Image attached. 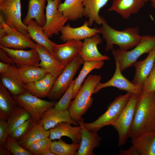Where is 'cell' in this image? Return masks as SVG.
Wrapping results in <instances>:
<instances>
[{
  "label": "cell",
  "mask_w": 155,
  "mask_h": 155,
  "mask_svg": "<svg viewBox=\"0 0 155 155\" xmlns=\"http://www.w3.org/2000/svg\"><path fill=\"white\" fill-rule=\"evenodd\" d=\"M27 26L28 36L36 43L44 46L53 55V48L56 43L49 39L44 33L43 27L33 19L28 22Z\"/></svg>",
  "instance_id": "27"
},
{
  "label": "cell",
  "mask_w": 155,
  "mask_h": 155,
  "mask_svg": "<svg viewBox=\"0 0 155 155\" xmlns=\"http://www.w3.org/2000/svg\"><path fill=\"white\" fill-rule=\"evenodd\" d=\"M46 22L43 28L44 33L49 38L53 35H58L62 28L68 20L63 14L58 10L61 0H46Z\"/></svg>",
  "instance_id": "10"
},
{
  "label": "cell",
  "mask_w": 155,
  "mask_h": 155,
  "mask_svg": "<svg viewBox=\"0 0 155 155\" xmlns=\"http://www.w3.org/2000/svg\"><path fill=\"white\" fill-rule=\"evenodd\" d=\"M46 0H29L27 14L23 20V23L27 26L32 19L35 20L40 26L43 27L46 22L44 10Z\"/></svg>",
  "instance_id": "28"
},
{
  "label": "cell",
  "mask_w": 155,
  "mask_h": 155,
  "mask_svg": "<svg viewBox=\"0 0 155 155\" xmlns=\"http://www.w3.org/2000/svg\"><path fill=\"white\" fill-rule=\"evenodd\" d=\"M155 130L154 93L142 92L137 104L129 137L133 139L144 133Z\"/></svg>",
  "instance_id": "1"
},
{
  "label": "cell",
  "mask_w": 155,
  "mask_h": 155,
  "mask_svg": "<svg viewBox=\"0 0 155 155\" xmlns=\"http://www.w3.org/2000/svg\"><path fill=\"white\" fill-rule=\"evenodd\" d=\"M101 79L99 75H89L82 85L77 95L71 101L68 110L72 119L78 122L91 106L93 101L92 97L95 88Z\"/></svg>",
  "instance_id": "3"
},
{
  "label": "cell",
  "mask_w": 155,
  "mask_h": 155,
  "mask_svg": "<svg viewBox=\"0 0 155 155\" xmlns=\"http://www.w3.org/2000/svg\"><path fill=\"white\" fill-rule=\"evenodd\" d=\"M75 80H73L65 93L58 102L56 103L53 109L56 111H68L72 99Z\"/></svg>",
  "instance_id": "36"
},
{
  "label": "cell",
  "mask_w": 155,
  "mask_h": 155,
  "mask_svg": "<svg viewBox=\"0 0 155 155\" xmlns=\"http://www.w3.org/2000/svg\"><path fill=\"white\" fill-rule=\"evenodd\" d=\"M31 118L28 112L25 108L17 106L9 116L7 121L9 135L13 130Z\"/></svg>",
  "instance_id": "34"
},
{
  "label": "cell",
  "mask_w": 155,
  "mask_h": 155,
  "mask_svg": "<svg viewBox=\"0 0 155 155\" xmlns=\"http://www.w3.org/2000/svg\"><path fill=\"white\" fill-rule=\"evenodd\" d=\"M82 42L81 40H71L61 44H56L53 48V56L65 66L78 55Z\"/></svg>",
  "instance_id": "13"
},
{
  "label": "cell",
  "mask_w": 155,
  "mask_h": 155,
  "mask_svg": "<svg viewBox=\"0 0 155 155\" xmlns=\"http://www.w3.org/2000/svg\"><path fill=\"white\" fill-rule=\"evenodd\" d=\"M35 49L40 59L37 66L45 69L48 73L51 74L57 79L65 66L57 60L42 45L36 43Z\"/></svg>",
  "instance_id": "19"
},
{
  "label": "cell",
  "mask_w": 155,
  "mask_h": 155,
  "mask_svg": "<svg viewBox=\"0 0 155 155\" xmlns=\"http://www.w3.org/2000/svg\"><path fill=\"white\" fill-rule=\"evenodd\" d=\"M0 73L1 83L13 96L19 95L26 91L25 84L20 78L17 67L0 61Z\"/></svg>",
  "instance_id": "11"
},
{
  "label": "cell",
  "mask_w": 155,
  "mask_h": 155,
  "mask_svg": "<svg viewBox=\"0 0 155 155\" xmlns=\"http://www.w3.org/2000/svg\"><path fill=\"white\" fill-rule=\"evenodd\" d=\"M80 146V144L73 142L67 144L60 138L57 141L52 142L50 148L56 155H76Z\"/></svg>",
  "instance_id": "35"
},
{
  "label": "cell",
  "mask_w": 155,
  "mask_h": 155,
  "mask_svg": "<svg viewBox=\"0 0 155 155\" xmlns=\"http://www.w3.org/2000/svg\"><path fill=\"white\" fill-rule=\"evenodd\" d=\"M49 130H46L41 124L37 122L17 141L23 147L27 150L32 143L39 140L49 137Z\"/></svg>",
  "instance_id": "30"
},
{
  "label": "cell",
  "mask_w": 155,
  "mask_h": 155,
  "mask_svg": "<svg viewBox=\"0 0 155 155\" xmlns=\"http://www.w3.org/2000/svg\"><path fill=\"white\" fill-rule=\"evenodd\" d=\"M148 53L144 59L136 61L133 65L135 71L132 82L141 88L143 83L154 67L155 60V47Z\"/></svg>",
  "instance_id": "21"
},
{
  "label": "cell",
  "mask_w": 155,
  "mask_h": 155,
  "mask_svg": "<svg viewBox=\"0 0 155 155\" xmlns=\"http://www.w3.org/2000/svg\"><path fill=\"white\" fill-rule=\"evenodd\" d=\"M12 154L7 148L2 147L0 148V155H11Z\"/></svg>",
  "instance_id": "46"
},
{
  "label": "cell",
  "mask_w": 155,
  "mask_h": 155,
  "mask_svg": "<svg viewBox=\"0 0 155 155\" xmlns=\"http://www.w3.org/2000/svg\"><path fill=\"white\" fill-rule=\"evenodd\" d=\"M142 92L153 93L155 92V65L154 66L141 87Z\"/></svg>",
  "instance_id": "40"
},
{
  "label": "cell",
  "mask_w": 155,
  "mask_h": 155,
  "mask_svg": "<svg viewBox=\"0 0 155 155\" xmlns=\"http://www.w3.org/2000/svg\"><path fill=\"white\" fill-rule=\"evenodd\" d=\"M0 48L7 52L14 64L18 67L24 65L37 66L40 62V57L35 48L25 51L8 48L1 45Z\"/></svg>",
  "instance_id": "16"
},
{
  "label": "cell",
  "mask_w": 155,
  "mask_h": 155,
  "mask_svg": "<svg viewBox=\"0 0 155 155\" xmlns=\"http://www.w3.org/2000/svg\"><path fill=\"white\" fill-rule=\"evenodd\" d=\"M104 63L103 61L84 62L79 75L75 80L72 99L76 97L82 86V83L87 75L92 70L101 68Z\"/></svg>",
  "instance_id": "33"
},
{
  "label": "cell",
  "mask_w": 155,
  "mask_h": 155,
  "mask_svg": "<svg viewBox=\"0 0 155 155\" xmlns=\"http://www.w3.org/2000/svg\"><path fill=\"white\" fill-rule=\"evenodd\" d=\"M49 131V138L51 140L65 136L70 138L72 142L80 144L82 133L80 125L72 126L69 123L62 122L58 123Z\"/></svg>",
  "instance_id": "20"
},
{
  "label": "cell",
  "mask_w": 155,
  "mask_h": 155,
  "mask_svg": "<svg viewBox=\"0 0 155 155\" xmlns=\"http://www.w3.org/2000/svg\"><path fill=\"white\" fill-rule=\"evenodd\" d=\"M12 97L17 104L26 109L31 117L37 122L44 112L53 108L56 103L42 99L27 91Z\"/></svg>",
  "instance_id": "8"
},
{
  "label": "cell",
  "mask_w": 155,
  "mask_h": 155,
  "mask_svg": "<svg viewBox=\"0 0 155 155\" xmlns=\"http://www.w3.org/2000/svg\"><path fill=\"white\" fill-rule=\"evenodd\" d=\"M50 146L42 150L38 155H56L50 149Z\"/></svg>",
  "instance_id": "45"
},
{
  "label": "cell",
  "mask_w": 155,
  "mask_h": 155,
  "mask_svg": "<svg viewBox=\"0 0 155 155\" xmlns=\"http://www.w3.org/2000/svg\"><path fill=\"white\" fill-rule=\"evenodd\" d=\"M36 123L31 117L14 129L9 136L18 141L25 135Z\"/></svg>",
  "instance_id": "38"
},
{
  "label": "cell",
  "mask_w": 155,
  "mask_h": 155,
  "mask_svg": "<svg viewBox=\"0 0 155 155\" xmlns=\"http://www.w3.org/2000/svg\"><path fill=\"white\" fill-rule=\"evenodd\" d=\"M132 139V146L140 155H155V130Z\"/></svg>",
  "instance_id": "25"
},
{
  "label": "cell",
  "mask_w": 155,
  "mask_h": 155,
  "mask_svg": "<svg viewBox=\"0 0 155 155\" xmlns=\"http://www.w3.org/2000/svg\"><path fill=\"white\" fill-rule=\"evenodd\" d=\"M155 47V36H142L140 42L133 49L122 51L113 49L112 53L115 61L118 62L122 72L133 66L137 59L143 54L149 53Z\"/></svg>",
  "instance_id": "5"
},
{
  "label": "cell",
  "mask_w": 155,
  "mask_h": 155,
  "mask_svg": "<svg viewBox=\"0 0 155 155\" xmlns=\"http://www.w3.org/2000/svg\"><path fill=\"white\" fill-rule=\"evenodd\" d=\"M65 122L76 126L79 123L71 117L68 111H56L53 108L46 111L37 122L40 123L47 130L54 127L59 123Z\"/></svg>",
  "instance_id": "23"
},
{
  "label": "cell",
  "mask_w": 155,
  "mask_h": 155,
  "mask_svg": "<svg viewBox=\"0 0 155 155\" xmlns=\"http://www.w3.org/2000/svg\"><path fill=\"white\" fill-rule=\"evenodd\" d=\"M0 60L1 62L4 63L13 65L14 63L7 52L0 48Z\"/></svg>",
  "instance_id": "43"
},
{
  "label": "cell",
  "mask_w": 155,
  "mask_h": 155,
  "mask_svg": "<svg viewBox=\"0 0 155 155\" xmlns=\"http://www.w3.org/2000/svg\"><path fill=\"white\" fill-rule=\"evenodd\" d=\"M131 94L127 92L116 97L108 106L106 111L95 121L89 123L84 122L85 127L89 131L98 132L104 126L112 125L119 118Z\"/></svg>",
  "instance_id": "4"
},
{
  "label": "cell",
  "mask_w": 155,
  "mask_h": 155,
  "mask_svg": "<svg viewBox=\"0 0 155 155\" xmlns=\"http://www.w3.org/2000/svg\"><path fill=\"white\" fill-rule=\"evenodd\" d=\"M9 135V128L7 121L0 119V148L4 145Z\"/></svg>",
  "instance_id": "41"
},
{
  "label": "cell",
  "mask_w": 155,
  "mask_h": 155,
  "mask_svg": "<svg viewBox=\"0 0 155 155\" xmlns=\"http://www.w3.org/2000/svg\"><path fill=\"white\" fill-rule=\"evenodd\" d=\"M116 68L114 74L107 82L98 83L95 87L94 94L98 92L102 88L109 87L116 88L119 90L126 91L131 94L139 95L142 93L141 88L130 82L122 74L119 65L115 61Z\"/></svg>",
  "instance_id": "12"
},
{
  "label": "cell",
  "mask_w": 155,
  "mask_h": 155,
  "mask_svg": "<svg viewBox=\"0 0 155 155\" xmlns=\"http://www.w3.org/2000/svg\"><path fill=\"white\" fill-rule=\"evenodd\" d=\"M155 61H154V66H155Z\"/></svg>",
  "instance_id": "50"
},
{
  "label": "cell",
  "mask_w": 155,
  "mask_h": 155,
  "mask_svg": "<svg viewBox=\"0 0 155 155\" xmlns=\"http://www.w3.org/2000/svg\"><path fill=\"white\" fill-rule=\"evenodd\" d=\"M5 0H0V3H1V2H2L3 1H4Z\"/></svg>",
  "instance_id": "48"
},
{
  "label": "cell",
  "mask_w": 155,
  "mask_h": 155,
  "mask_svg": "<svg viewBox=\"0 0 155 155\" xmlns=\"http://www.w3.org/2000/svg\"><path fill=\"white\" fill-rule=\"evenodd\" d=\"M154 96H155V92H154Z\"/></svg>",
  "instance_id": "51"
},
{
  "label": "cell",
  "mask_w": 155,
  "mask_h": 155,
  "mask_svg": "<svg viewBox=\"0 0 155 155\" xmlns=\"http://www.w3.org/2000/svg\"><path fill=\"white\" fill-rule=\"evenodd\" d=\"M56 79L49 73L42 79L25 84L26 91L40 98L48 97Z\"/></svg>",
  "instance_id": "24"
},
{
  "label": "cell",
  "mask_w": 155,
  "mask_h": 155,
  "mask_svg": "<svg viewBox=\"0 0 155 155\" xmlns=\"http://www.w3.org/2000/svg\"><path fill=\"white\" fill-rule=\"evenodd\" d=\"M83 119L78 122L81 130V140L76 155H93L95 148L100 146L102 139L97 132L88 131L84 124Z\"/></svg>",
  "instance_id": "18"
},
{
  "label": "cell",
  "mask_w": 155,
  "mask_h": 155,
  "mask_svg": "<svg viewBox=\"0 0 155 155\" xmlns=\"http://www.w3.org/2000/svg\"><path fill=\"white\" fill-rule=\"evenodd\" d=\"M151 3V6L155 9V0H150Z\"/></svg>",
  "instance_id": "47"
},
{
  "label": "cell",
  "mask_w": 155,
  "mask_h": 155,
  "mask_svg": "<svg viewBox=\"0 0 155 155\" xmlns=\"http://www.w3.org/2000/svg\"><path fill=\"white\" fill-rule=\"evenodd\" d=\"M52 142L49 137H46L37 140L31 144L28 150L32 155H38L45 148L50 146Z\"/></svg>",
  "instance_id": "39"
},
{
  "label": "cell",
  "mask_w": 155,
  "mask_h": 155,
  "mask_svg": "<svg viewBox=\"0 0 155 155\" xmlns=\"http://www.w3.org/2000/svg\"><path fill=\"white\" fill-rule=\"evenodd\" d=\"M145 2L144 0H113L108 10L115 11L123 18L127 19L132 14L137 13Z\"/></svg>",
  "instance_id": "22"
},
{
  "label": "cell",
  "mask_w": 155,
  "mask_h": 155,
  "mask_svg": "<svg viewBox=\"0 0 155 155\" xmlns=\"http://www.w3.org/2000/svg\"><path fill=\"white\" fill-rule=\"evenodd\" d=\"M102 25L99 28L103 38L106 41V51L112 50L114 44L117 45L120 50L127 51L135 47L140 41L142 36L139 34L138 27L119 31L110 26L102 17Z\"/></svg>",
  "instance_id": "2"
},
{
  "label": "cell",
  "mask_w": 155,
  "mask_h": 155,
  "mask_svg": "<svg viewBox=\"0 0 155 155\" xmlns=\"http://www.w3.org/2000/svg\"><path fill=\"white\" fill-rule=\"evenodd\" d=\"M83 0H65L58 5V10L68 20L75 21L84 16Z\"/></svg>",
  "instance_id": "29"
},
{
  "label": "cell",
  "mask_w": 155,
  "mask_h": 155,
  "mask_svg": "<svg viewBox=\"0 0 155 155\" xmlns=\"http://www.w3.org/2000/svg\"><path fill=\"white\" fill-rule=\"evenodd\" d=\"M0 12L9 27L28 36L27 26L21 20V0H4L0 3Z\"/></svg>",
  "instance_id": "9"
},
{
  "label": "cell",
  "mask_w": 155,
  "mask_h": 155,
  "mask_svg": "<svg viewBox=\"0 0 155 155\" xmlns=\"http://www.w3.org/2000/svg\"><path fill=\"white\" fill-rule=\"evenodd\" d=\"M119 154L121 155H140L138 152L132 145L128 150H120Z\"/></svg>",
  "instance_id": "44"
},
{
  "label": "cell",
  "mask_w": 155,
  "mask_h": 155,
  "mask_svg": "<svg viewBox=\"0 0 155 155\" xmlns=\"http://www.w3.org/2000/svg\"><path fill=\"white\" fill-rule=\"evenodd\" d=\"M0 37H1L9 33L13 29L6 23L1 14L0 15Z\"/></svg>",
  "instance_id": "42"
},
{
  "label": "cell",
  "mask_w": 155,
  "mask_h": 155,
  "mask_svg": "<svg viewBox=\"0 0 155 155\" xmlns=\"http://www.w3.org/2000/svg\"><path fill=\"white\" fill-rule=\"evenodd\" d=\"M61 35L59 38L63 42L71 40H81L100 33L99 28H92L88 25V21H84L82 26L72 27L69 24L64 25L61 29Z\"/></svg>",
  "instance_id": "14"
},
{
  "label": "cell",
  "mask_w": 155,
  "mask_h": 155,
  "mask_svg": "<svg viewBox=\"0 0 155 155\" xmlns=\"http://www.w3.org/2000/svg\"><path fill=\"white\" fill-rule=\"evenodd\" d=\"M79 55L85 62L108 60V56L103 55L99 51L98 44L102 42V40L98 34L84 40Z\"/></svg>",
  "instance_id": "15"
},
{
  "label": "cell",
  "mask_w": 155,
  "mask_h": 155,
  "mask_svg": "<svg viewBox=\"0 0 155 155\" xmlns=\"http://www.w3.org/2000/svg\"><path fill=\"white\" fill-rule=\"evenodd\" d=\"M145 2H147L149 0L150 1V0H144Z\"/></svg>",
  "instance_id": "49"
},
{
  "label": "cell",
  "mask_w": 155,
  "mask_h": 155,
  "mask_svg": "<svg viewBox=\"0 0 155 155\" xmlns=\"http://www.w3.org/2000/svg\"><path fill=\"white\" fill-rule=\"evenodd\" d=\"M2 147L9 149L13 155H32L31 152L23 147L17 141L12 138L9 135Z\"/></svg>",
  "instance_id": "37"
},
{
  "label": "cell",
  "mask_w": 155,
  "mask_h": 155,
  "mask_svg": "<svg viewBox=\"0 0 155 155\" xmlns=\"http://www.w3.org/2000/svg\"><path fill=\"white\" fill-rule=\"evenodd\" d=\"M20 78L25 84L36 81L48 73L43 68L38 66L24 65L18 67Z\"/></svg>",
  "instance_id": "32"
},
{
  "label": "cell",
  "mask_w": 155,
  "mask_h": 155,
  "mask_svg": "<svg viewBox=\"0 0 155 155\" xmlns=\"http://www.w3.org/2000/svg\"><path fill=\"white\" fill-rule=\"evenodd\" d=\"M12 96L0 83V119L7 121L9 116L17 106Z\"/></svg>",
  "instance_id": "31"
},
{
  "label": "cell",
  "mask_w": 155,
  "mask_h": 155,
  "mask_svg": "<svg viewBox=\"0 0 155 155\" xmlns=\"http://www.w3.org/2000/svg\"><path fill=\"white\" fill-rule=\"evenodd\" d=\"M140 95L131 94L119 118L112 125L118 133L119 146L124 145L129 137L136 107Z\"/></svg>",
  "instance_id": "7"
},
{
  "label": "cell",
  "mask_w": 155,
  "mask_h": 155,
  "mask_svg": "<svg viewBox=\"0 0 155 155\" xmlns=\"http://www.w3.org/2000/svg\"><path fill=\"white\" fill-rule=\"evenodd\" d=\"M109 0H83L84 16L88 18V25L91 27L95 22L98 25L102 24V16L99 15L100 9Z\"/></svg>",
  "instance_id": "26"
},
{
  "label": "cell",
  "mask_w": 155,
  "mask_h": 155,
  "mask_svg": "<svg viewBox=\"0 0 155 155\" xmlns=\"http://www.w3.org/2000/svg\"><path fill=\"white\" fill-rule=\"evenodd\" d=\"M85 61L78 55L66 65L61 74L56 79L48 96L49 99H57L67 89L80 66Z\"/></svg>",
  "instance_id": "6"
},
{
  "label": "cell",
  "mask_w": 155,
  "mask_h": 155,
  "mask_svg": "<svg viewBox=\"0 0 155 155\" xmlns=\"http://www.w3.org/2000/svg\"><path fill=\"white\" fill-rule=\"evenodd\" d=\"M36 43L28 36L13 29L7 34L0 37V45L15 49L35 48Z\"/></svg>",
  "instance_id": "17"
}]
</instances>
